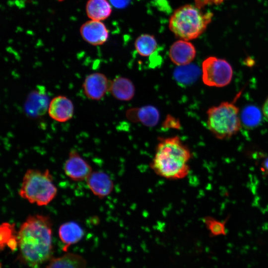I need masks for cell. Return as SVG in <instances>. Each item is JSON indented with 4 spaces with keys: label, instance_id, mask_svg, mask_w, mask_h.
<instances>
[{
    "label": "cell",
    "instance_id": "obj_1",
    "mask_svg": "<svg viewBox=\"0 0 268 268\" xmlns=\"http://www.w3.org/2000/svg\"><path fill=\"white\" fill-rule=\"evenodd\" d=\"M17 237L21 256L29 266L37 267L51 257L52 222L49 216L29 215L21 225Z\"/></svg>",
    "mask_w": 268,
    "mask_h": 268
},
{
    "label": "cell",
    "instance_id": "obj_2",
    "mask_svg": "<svg viewBox=\"0 0 268 268\" xmlns=\"http://www.w3.org/2000/svg\"><path fill=\"white\" fill-rule=\"evenodd\" d=\"M192 157L189 148L177 136L160 138L150 163L151 169L160 177L179 180L189 173Z\"/></svg>",
    "mask_w": 268,
    "mask_h": 268
},
{
    "label": "cell",
    "instance_id": "obj_3",
    "mask_svg": "<svg viewBox=\"0 0 268 268\" xmlns=\"http://www.w3.org/2000/svg\"><path fill=\"white\" fill-rule=\"evenodd\" d=\"M212 17L211 12H204L197 5L186 4L172 14L169 27L178 38L189 41L198 38L204 32Z\"/></svg>",
    "mask_w": 268,
    "mask_h": 268
},
{
    "label": "cell",
    "instance_id": "obj_4",
    "mask_svg": "<svg viewBox=\"0 0 268 268\" xmlns=\"http://www.w3.org/2000/svg\"><path fill=\"white\" fill-rule=\"evenodd\" d=\"M58 192L53 178L48 169H29L25 173L18 191L20 197L32 204L45 206L56 197Z\"/></svg>",
    "mask_w": 268,
    "mask_h": 268
},
{
    "label": "cell",
    "instance_id": "obj_5",
    "mask_svg": "<svg viewBox=\"0 0 268 268\" xmlns=\"http://www.w3.org/2000/svg\"><path fill=\"white\" fill-rule=\"evenodd\" d=\"M206 113L208 129L218 139L229 138L241 128L239 109L233 102H222L209 108Z\"/></svg>",
    "mask_w": 268,
    "mask_h": 268
},
{
    "label": "cell",
    "instance_id": "obj_6",
    "mask_svg": "<svg viewBox=\"0 0 268 268\" xmlns=\"http://www.w3.org/2000/svg\"><path fill=\"white\" fill-rule=\"evenodd\" d=\"M233 69L226 60L210 56L202 63V80L210 87H222L232 80Z\"/></svg>",
    "mask_w": 268,
    "mask_h": 268
},
{
    "label": "cell",
    "instance_id": "obj_7",
    "mask_svg": "<svg viewBox=\"0 0 268 268\" xmlns=\"http://www.w3.org/2000/svg\"><path fill=\"white\" fill-rule=\"evenodd\" d=\"M66 176L74 181L86 180L93 171L90 164L75 149H71L64 164Z\"/></svg>",
    "mask_w": 268,
    "mask_h": 268
},
{
    "label": "cell",
    "instance_id": "obj_8",
    "mask_svg": "<svg viewBox=\"0 0 268 268\" xmlns=\"http://www.w3.org/2000/svg\"><path fill=\"white\" fill-rule=\"evenodd\" d=\"M111 82L100 72H93L85 78L82 84L83 92L89 99L101 100L109 91Z\"/></svg>",
    "mask_w": 268,
    "mask_h": 268
},
{
    "label": "cell",
    "instance_id": "obj_9",
    "mask_svg": "<svg viewBox=\"0 0 268 268\" xmlns=\"http://www.w3.org/2000/svg\"><path fill=\"white\" fill-rule=\"evenodd\" d=\"M49 116L54 120L66 122L70 120L74 113V106L70 99L63 95L53 98L48 108Z\"/></svg>",
    "mask_w": 268,
    "mask_h": 268
},
{
    "label": "cell",
    "instance_id": "obj_10",
    "mask_svg": "<svg viewBox=\"0 0 268 268\" xmlns=\"http://www.w3.org/2000/svg\"><path fill=\"white\" fill-rule=\"evenodd\" d=\"M86 181L92 193L100 199L109 196L114 189V183L110 177L101 171H92Z\"/></svg>",
    "mask_w": 268,
    "mask_h": 268
},
{
    "label": "cell",
    "instance_id": "obj_11",
    "mask_svg": "<svg viewBox=\"0 0 268 268\" xmlns=\"http://www.w3.org/2000/svg\"><path fill=\"white\" fill-rule=\"evenodd\" d=\"M196 55L195 46L188 41L181 39L171 45L169 52L171 61L178 66L190 64Z\"/></svg>",
    "mask_w": 268,
    "mask_h": 268
},
{
    "label": "cell",
    "instance_id": "obj_12",
    "mask_svg": "<svg viewBox=\"0 0 268 268\" xmlns=\"http://www.w3.org/2000/svg\"><path fill=\"white\" fill-rule=\"evenodd\" d=\"M80 33L85 41L94 46L104 44L108 38V31L105 25L98 20H91L83 24Z\"/></svg>",
    "mask_w": 268,
    "mask_h": 268
},
{
    "label": "cell",
    "instance_id": "obj_13",
    "mask_svg": "<svg viewBox=\"0 0 268 268\" xmlns=\"http://www.w3.org/2000/svg\"><path fill=\"white\" fill-rule=\"evenodd\" d=\"M128 118L134 122H140L147 127H153L158 122V110L152 106H146L139 108H133L128 110Z\"/></svg>",
    "mask_w": 268,
    "mask_h": 268
},
{
    "label": "cell",
    "instance_id": "obj_14",
    "mask_svg": "<svg viewBox=\"0 0 268 268\" xmlns=\"http://www.w3.org/2000/svg\"><path fill=\"white\" fill-rule=\"evenodd\" d=\"M58 233L60 240L65 244L64 249L78 242L84 234L82 228L74 221H68L61 224Z\"/></svg>",
    "mask_w": 268,
    "mask_h": 268
},
{
    "label": "cell",
    "instance_id": "obj_15",
    "mask_svg": "<svg viewBox=\"0 0 268 268\" xmlns=\"http://www.w3.org/2000/svg\"><path fill=\"white\" fill-rule=\"evenodd\" d=\"M109 91L115 98L128 101L134 97L135 89L133 82L130 79L118 77L111 82Z\"/></svg>",
    "mask_w": 268,
    "mask_h": 268
},
{
    "label": "cell",
    "instance_id": "obj_16",
    "mask_svg": "<svg viewBox=\"0 0 268 268\" xmlns=\"http://www.w3.org/2000/svg\"><path fill=\"white\" fill-rule=\"evenodd\" d=\"M47 268H86V262L80 255L67 253L52 259Z\"/></svg>",
    "mask_w": 268,
    "mask_h": 268
},
{
    "label": "cell",
    "instance_id": "obj_17",
    "mask_svg": "<svg viewBox=\"0 0 268 268\" xmlns=\"http://www.w3.org/2000/svg\"><path fill=\"white\" fill-rule=\"evenodd\" d=\"M86 12L92 20L100 21L110 16L112 9L107 0H89L86 5Z\"/></svg>",
    "mask_w": 268,
    "mask_h": 268
},
{
    "label": "cell",
    "instance_id": "obj_18",
    "mask_svg": "<svg viewBox=\"0 0 268 268\" xmlns=\"http://www.w3.org/2000/svg\"><path fill=\"white\" fill-rule=\"evenodd\" d=\"M134 46L140 56L147 57L156 50L157 43L153 35L142 34L136 39Z\"/></svg>",
    "mask_w": 268,
    "mask_h": 268
},
{
    "label": "cell",
    "instance_id": "obj_19",
    "mask_svg": "<svg viewBox=\"0 0 268 268\" xmlns=\"http://www.w3.org/2000/svg\"><path fill=\"white\" fill-rule=\"evenodd\" d=\"M7 245L11 250L18 246L17 235H14V224L2 223L0 226V247L2 249Z\"/></svg>",
    "mask_w": 268,
    "mask_h": 268
},
{
    "label": "cell",
    "instance_id": "obj_20",
    "mask_svg": "<svg viewBox=\"0 0 268 268\" xmlns=\"http://www.w3.org/2000/svg\"><path fill=\"white\" fill-rule=\"evenodd\" d=\"M196 68L189 65L179 66L174 71L176 80L179 83L187 84L193 82L197 76Z\"/></svg>",
    "mask_w": 268,
    "mask_h": 268
},
{
    "label": "cell",
    "instance_id": "obj_21",
    "mask_svg": "<svg viewBox=\"0 0 268 268\" xmlns=\"http://www.w3.org/2000/svg\"><path fill=\"white\" fill-rule=\"evenodd\" d=\"M203 221L206 228L213 236L226 235L225 223L227 221H218L211 216H205L203 218Z\"/></svg>",
    "mask_w": 268,
    "mask_h": 268
},
{
    "label": "cell",
    "instance_id": "obj_22",
    "mask_svg": "<svg viewBox=\"0 0 268 268\" xmlns=\"http://www.w3.org/2000/svg\"><path fill=\"white\" fill-rule=\"evenodd\" d=\"M243 122L249 127L256 125L261 119V114L257 108L254 107H248L245 109L243 113Z\"/></svg>",
    "mask_w": 268,
    "mask_h": 268
},
{
    "label": "cell",
    "instance_id": "obj_23",
    "mask_svg": "<svg viewBox=\"0 0 268 268\" xmlns=\"http://www.w3.org/2000/svg\"><path fill=\"white\" fill-rule=\"evenodd\" d=\"M226 0H195L196 5L201 8L207 5H218Z\"/></svg>",
    "mask_w": 268,
    "mask_h": 268
},
{
    "label": "cell",
    "instance_id": "obj_24",
    "mask_svg": "<svg viewBox=\"0 0 268 268\" xmlns=\"http://www.w3.org/2000/svg\"><path fill=\"white\" fill-rule=\"evenodd\" d=\"M112 4L116 8H124L130 3L131 0H110Z\"/></svg>",
    "mask_w": 268,
    "mask_h": 268
},
{
    "label": "cell",
    "instance_id": "obj_25",
    "mask_svg": "<svg viewBox=\"0 0 268 268\" xmlns=\"http://www.w3.org/2000/svg\"><path fill=\"white\" fill-rule=\"evenodd\" d=\"M262 112L265 118L268 121V98L266 100L263 105Z\"/></svg>",
    "mask_w": 268,
    "mask_h": 268
},
{
    "label": "cell",
    "instance_id": "obj_26",
    "mask_svg": "<svg viewBox=\"0 0 268 268\" xmlns=\"http://www.w3.org/2000/svg\"><path fill=\"white\" fill-rule=\"evenodd\" d=\"M261 170L264 173L268 175V157L262 162Z\"/></svg>",
    "mask_w": 268,
    "mask_h": 268
},
{
    "label": "cell",
    "instance_id": "obj_27",
    "mask_svg": "<svg viewBox=\"0 0 268 268\" xmlns=\"http://www.w3.org/2000/svg\"></svg>",
    "mask_w": 268,
    "mask_h": 268
}]
</instances>
